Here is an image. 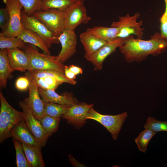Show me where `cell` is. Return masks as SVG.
Returning <instances> with one entry per match:
<instances>
[{
	"instance_id": "6da1fadb",
	"label": "cell",
	"mask_w": 167,
	"mask_h": 167,
	"mask_svg": "<svg viewBox=\"0 0 167 167\" xmlns=\"http://www.w3.org/2000/svg\"><path fill=\"white\" fill-rule=\"evenodd\" d=\"M119 48L127 62H139L150 55L156 56L165 51L167 48V39L157 32L147 40L135 38L130 35Z\"/></svg>"
},
{
	"instance_id": "7a4b0ae2",
	"label": "cell",
	"mask_w": 167,
	"mask_h": 167,
	"mask_svg": "<svg viewBox=\"0 0 167 167\" xmlns=\"http://www.w3.org/2000/svg\"><path fill=\"white\" fill-rule=\"evenodd\" d=\"M24 49L29 59L28 71L52 70L64 74L66 65L59 62L56 56L41 54L35 46L29 43L26 44Z\"/></svg>"
},
{
	"instance_id": "3957f363",
	"label": "cell",
	"mask_w": 167,
	"mask_h": 167,
	"mask_svg": "<svg viewBox=\"0 0 167 167\" xmlns=\"http://www.w3.org/2000/svg\"><path fill=\"white\" fill-rule=\"evenodd\" d=\"M0 143L11 137L10 132L18 123L24 120V114L12 107L0 92Z\"/></svg>"
},
{
	"instance_id": "277c9868",
	"label": "cell",
	"mask_w": 167,
	"mask_h": 167,
	"mask_svg": "<svg viewBox=\"0 0 167 167\" xmlns=\"http://www.w3.org/2000/svg\"><path fill=\"white\" fill-rule=\"evenodd\" d=\"M38 87L44 90H55L63 83L72 85L76 84L75 80L67 78L64 74L52 70H33L27 72Z\"/></svg>"
},
{
	"instance_id": "5b68a950",
	"label": "cell",
	"mask_w": 167,
	"mask_h": 167,
	"mask_svg": "<svg viewBox=\"0 0 167 167\" xmlns=\"http://www.w3.org/2000/svg\"><path fill=\"white\" fill-rule=\"evenodd\" d=\"M127 117L126 111L115 115L102 114L95 110L93 107L89 110L85 119L93 120L100 123L110 133L113 139L116 140Z\"/></svg>"
},
{
	"instance_id": "8992f818",
	"label": "cell",
	"mask_w": 167,
	"mask_h": 167,
	"mask_svg": "<svg viewBox=\"0 0 167 167\" xmlns=\"http://www.w3.org/2000/svg\"><path fill=\"white\" fill-rule=\"evenodd\" d=\"M140 13H136L130 16L129 14L125 16L119 17L118 21H113L111 25L112 27H118L119 29L118 38H125L132 35L136 36L137 38L142 39L143 35V28H141L142 21L137 22L140 16Z\"/></svg>"
},
{
	"instance_id": "52a82bcc",
	"label": "cell",
	"mask_w": 167,
	"mask_h": 167,
	"mask_svg": "<svg viewBox=\"0 0 167 167\" xmlns=\"http://www.w3.org/2000/svg\"><path fill=\"white\" fill-rule=\"evenodd\" d=\"M19 105L24 114L25 122L35 136L38 145L41 148L45 146L49 137L44 132L39 120L34 115L28 98L19 101Z\"/></svg>"
},
{
	"instance_id": "ba28073f",
	"label": "cell",
	"mask_w": 167,
	"mask_h": 167,
	"mask_svg": "<svg viewBox=\"0 0 167 167\" xmlns=\"http://www.w3.org/2000/svg\"><path fill=\"white\" fill-rule=\"evenodd\" d=\"M33 15L58 37L65 28L64 11L54 9L39 10Z\"/></svg>"
},
{
	"instance_id": "9c48e42d",
	"label": "cell",
	"mask_w": 167,
	"mask_h": 167,
	"mask_svg": "<svg viewBox=\"0 0 167 167\" xmlns=\"http://www.w3.org/2000/svg\"><path fill=\"white\" fill-rule=\"evenodd\" d=\"M7 9L10 17L8 28L3 32L6 37H18L24 28L21 22V12L23 6L18 0H3Z\"/></svg>"
},
{
	"instance_id": "30bf717a",
	"label": "cell",
	"mask_w": 167,
	"mask_h": 167,
	"mask_svg": "<svg viewBox=\"0 0 167 167\" xmlns=\"http://www.w3.org/2000/svg\"><path fill=\"white\" fill-rule=\"evenodd\" d=\"M21 22L24 28L38 34L51 47L53 44L59 43L58 36L55 34L33 15L27 14L23 10L21 12Z\"/></svg>"
},
{
	"instance_id": "8fae6325",
	"label": "cell",
	"mask_w": 167,
	"mask_h": 167,
	"mask_svg": "<svg viewBox=\"0 0 167 167\" xmlns=\"http://www.w3.org/2000/svg\"><path fill=\"white\" fill-rule=\"evenodd\" d=\"M65 29L74 31L79 25L88 24L91 19L87 13L84 0H79L64 11Z\"/></svg>"
},
{
	"instance_id": "7c38bea8",
	"label": "cell",
	"mask_w": 167,
	"mask_h": 167,
	"mask_svg": "<svg viewBox=\"0 0 167 167\" xmlns=\"http://www.w3.org/2000/svg\"><path fill=\"white\" fill-rule=\"evenodd\" d=\"M93 104L80 102L71 106L68 111L61 118L65 119L68 124L74 127L75 129L82 128L87 122L85 117Z\"/></svg>"
},
{
	"instance_id": "4fadbf2b",
	"label": "cell",
	"mask_w": 167,
	"mask_h": 167,
	"mask_svg": "<svg viewBox=\"0 0 167 167\" xmlns=\"http://www.w3.org/2000/svg\"><path fill=\"white\" fill-rule=\"evenodd\" d=\"M58 39L62 49L56 58L59 62L63 64L76 52L77 37L74 31L65 29Z\"/></svg>"
},
{
	"instance_id": "5bb4252c",
	"label": "cell",
	"mask_w": 167,
	"mask_h": 167,
	"mask_svg": "<svg viewBox=\"0 0 167 167\" xmlns=\"http://www.w3.org/2000/svg\"><path fill=\"white\" fill-rule=\"evenodd\" d=\"M126 38H118L114 40L107 42L87 60L94 66L95 71H100L102 69L103 63L105 59L115 51L116 49L122 45Z\"/></svg>"
},
{
	"instance_id": "9a60e30c",
	"label": "cell",
	"mask_w": 167,
	"mask_h": 167,
	"mask_svg": "<svg viewBox=\"0 0 167 167\" xmlns=\"http://www.w3.org/2000/svg\"><path fill=\"white\" fill-rule=\"evenodd\" d=\"M25 76L29 81L28 101L32 112L39 120L44 115V104L38 91V87L36 83L27 72Z\"/></svg>"
},
{
	"instance_id": "2e32d148",
	"label": "cell",
	"mask_w": 167,
	"mask_h": 167,
	"mask_svg": "<svg viewBox=\"0 0 167 167\" xmlns=\"http://www.w3.org/2000/svg\"><path fill=\"white\" fill-rule=\"evenodd\" d=\"M40 95L44 102H49L72 105L80 102L71 93L59 95L55 90H44L38 87Z\"/></svg>"
},
{
	"instance_id": "e0dca14e",
	"label": "cell",
	"mask_w": 167,
	"mask_h": 167,
	"mask_svg": "<svg viewBox=\"0 0 167 167\" xmlns=\"http://www.w3.org/2000/svg\"><path fill=\"white\" fill-rule=\"evenodd\" d=\"M8 59L12 72H24L27 70L29 62L27 54L18 48L7 49Z\"/></svg>"
},
{
	"instance_id": "ac0fdd59",
	"label": "cell",
	"mask_w": 167,
	"mask_h": 167,
	"mask_svg": "<svg viewBox=\"0 0 167 167\" xmlns=\"http://www.w3.org/2000/svg\"><path fill=\"white\" fill-rule=\"evenodd\" d=\"M10 133L11 137L21 143L29 145L39 146L35 136L25 121L16 124L11 130Z\"/></svg>"
},
{
	"instance_id": "d6986e66",
	"label": "cell",
	"mask_w": 167,
	"mask_h": 167,
	"mask_svg": "<svg viewBox=\"0 0 167 167\" xmlns=\"http://www.w3.org/2000/svg\"><path fill=\"white\" fill-rule=\"evenodd\" d=\"M79 37L85 51L84 57L86 59L107 42L86 31L81 33Z\"/></svg>"
},
{
	"instance_id": "ffe728a7",
	"label": "cell",
	"mask_w": 167,
	"mask_h": 167,
	"mask_svg": "<svg viewBox=\"0 0 167 167\" xmlns=\"http://www.w3.org/2000/svg\"><path fill=\"white\" fill-rule=\"evenodd\" d=\"M17 37L21 39L26 43L38 47L44 54H50L49 49L51 46L42 37L36 32L24 28L21 33Z\"/></svg>"
},
{
	"instance_id": "44dd1931",
	"label": "cell",
	"mask_w": 167,
	"mask_h": 167,
	"mask_svg": "<svg viewBox=\"0 0 167 167\" xmlns=\"http://www.w3.org/2000/svg\"><path fill=\"white\" fill-rule=\"evenodd\" d=\"M31 167H45L41 148L39 146H31L21 143Z\"/></svg>"
},
{
	"instance_id": "7402d4cb",
	"label": "cell",
	"mask_w": 167,
	"mask_h": 167,
	"mask_svg": "<svg viewBox=\"0 0 167 167\" xmlns=\"http://www.w3.org/2000/svg\"><path fill=\"white\" fill-rule=\"evenodd\" d=\"M11 66L8 59L7 49L0 50V87L5 88L7 79L13 77Z\"/></svg>"
},
{
	"instance_id": "603a6c76",
	"label": "cell",
	"mask_w": 167,
	"mask_h": 167,
	"mask_svg": "<svg viewBox=\"0 0 167 167\" xmlns=\"http://www.w3.org/2000/svg\"><path fill=\"white\" fill-rule=\"evenodd\" d=\"M86 31L96 37L107 42L118 38L117 36L119 31L118 27H108L102 26L88 28Z\"/></svg>"
},
{
	"instance_id": "cb8c5ba5",
	"label": "cell",
	"mask_w": 167,
	"mask_h": 167,
	"mask_svg": "<svg viewBox=\"0 0 167 167\" xmlns=\"http://www.w3.org/2000/svg\"><path fill=\"white\" fill-rule=\"evenodd\" d=\"M60 120V118L44 114L39 121L45 133L49 137L57 131Z\"/></svg>"
},
{
	"instance_id": "d4e9b609",
	"label": "cell",
	"mask_w": 167,
	"mask_h": 167,
	"mask_svg": "<svg viewBox=\"0 0 167 167\" xmlns=\"http://www.w3.org/2000/svg\"><path fill=\"white\" fill-rule=\"evenodd\" d=\"M79 0H42L40 10L54 9L65 11Z\"/></svg>"
},
{
	"instance_id": "484cf974",
	"label": "cell",
	"mask_w": 167,
	"mask_h": 167,
	"mask_svg": "<svg viewBox=\"0 0 167 167\" xmlns=\"http://www.w3.org/2000/svg\"><path fill=\"white\" fill-rule=\"evenodd\" d=\"M44 115L47 114L57 118H60L66 113L71 106L66 104L49 102H44Z\"/></svg>"
},
{
	"instance_id": "4316f807",
	"label": "cell",
	"mask_w": 167,
	"mask_h": 167,
	"mask_svg": "<svg viewBox=\"0 0 167 167\" xmlns=\"http://www.w3.org/2000/svg\"><path fill=\"white\" fill-rule=\"evenodd\" d=\"M25 45L26 43L18 37H6L3 36L2 32L0 33V49L14 48L24 49Z\"/></svg>"
},
{
	"instance_id": "83f0119b",
	"label": "cell",
	"mask_w": 167,
	"mask_h": 167,
	"mask_svg": "<svg viewBox=\"0 0 167 167\" xmlns=\"http://www.w3.org/2000/svg\"><path fill=\"white\" fill-rule=\"evenodd\" d=\"M156 133L148 129H145L140 133L135 139V142L140 151L144 153L146 152L149 141Z\"/></svg>"
},
{
	"instance_id": "f1b7e54d",
	"label": "cell",
	"mask_w": 167,
	"mask_h": 167,
	"mask_svg": "<svg viewBox=\"0 0 167 167\" xmlns=\"http://www.w3.org/2000/svg\"><path fill=\"white\" fill-rule=\"evenodd\" d=\"M16 152V164L17 167H31L26 157L22 143L12 138Z\"/></svg>"
},
{
	"instance_id": "f546056e",
	"label": "cell",
	"mask_w": 167,
	"mask_h": 167,
	"mask_svg": "<svg viewBox=\"0 0 167 167\" xmlns=\"http://www.w3.org/2000/svg\"><path fill=\"white\" fill-rule=\"evenodd\" d=\"M143 127L145 129H149L156 132H167V121H160L154 118L148 116Z\"/></svg>"
},
{
	"instance_id": "4dcf8cb0",
	"label": "cell",
	"mask_w": 167,
	"mask_h": 167,
	"mask_svg": "<svg viewBox=\"0 0 167 167\" xmlns=\"http://www.w3.org/2000/svg\"><path fill=\"white\" fill-rule=\"evenodd\" d=\"M23 6L24 11L27 14L32 15L41 10L42 0H18Z\"/></svg>"
},
{
	"instance_id": "1f68e13d",
	"label": "cell",
	"mask_w": 167,
	"mask_h": 167,
	"mask_svg": "<svg viewBox=\"0 0 167 167\" xmlns=\"http://www.w3.org/2000/svg\"><path fill=\"white\" fill-rule=\"evenodd\" d=\"M10 22L9 14L7 9L1 8L0 9V28L1 32H3L8 28Z\"/></svg>"
},
{
	"instance_id": "d6a6232c",
	"label": "cell",
	"mask_w": 167,
	"mask_h": 167,
	"mask_svg": "<svg viewBox=\"0 0 167 167\" xmlns=\"http://www.w3.org/2000/svg\"><path fill=\"white\" fill-rule=\"evenodd\" d=\"M164 0L165 8L160 19V33L163 37L167 39V0Z\"/></svg>"
},
{
	"instance_id": "836d02e7",
	"label": "cell",
	"mask_w": 167,
	"mask_h": 167,
	"mask_svg": "<svg viewBox=\"0 0 167 167\" xmlns=\"http://www.w3.org/2000/svg\"><path fill=\"white\" fill-rule=\"evenodd\" d=\"M29 81L26 76L18 78L15 83V87L20 91H24L28 88Z\"/></svg>"
},
{
	"instance_id": "e575fe53",
	"label": "cell",
	"mask_w": 167,
	"mask_h": 167,
	"mask_svg": "<svg viewBox=\"0 0 167 167\" xmlns=\"http://www.w3.org/2000/svg\"><path fill=\"white\" fill-rule=\"evenodd\" d=\"M69 160L70 163L74 167H85L84 164L80 163L77 161L71 154L68 155Z\"/></svg>"
},
{
	"instance_id": "d590c367",
	"label": "cell",
	"mask_w": 167,
	"mask_h": 167,
	"mask_svg": "<svg viewBox=\"0 0 167 167\" xmlns=\"http://www.w3.org/2000/svg\"><path fill=\"white\" fill-rule=\"evenodd\" d=\"M69 70L74 73L76 75L82 74L83 71L82 69L78 66L73 65L68 66Z\"/></svg>"
},
{
	"instance_id": "8d00e7d4",
	"label": "cell",
	"mask_w": 167,
	"mask_h": 167,
	"mask_svg": "<svg viewBox=\"0 0 167 167\" xmlns=\"http://www.w3.org/2000/svg\"><path fill=\"white\" fill-rule=\"evenodd\" d=\"M64 74L65 76L70 79L75 80L76 78V75L74 73L69 70L68 66H65L64 70Z\"/></svg>"
}]
</instances>
